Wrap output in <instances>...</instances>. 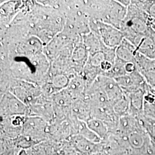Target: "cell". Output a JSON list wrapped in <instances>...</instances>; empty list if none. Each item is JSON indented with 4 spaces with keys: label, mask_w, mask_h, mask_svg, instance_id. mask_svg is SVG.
<instances>
[{
    "label": "cell",
    "mask_w": 155,
    "mask_h": 155,
    "mask_svg": "<svg viewBox=\"0 0 155 155\" xmlns=\"http://www.w3.org/2000/svg\"><path fill=\"white\" fill-rule=\"evenodd\" d=\"M90 30L96 34L106 47L116 49L124 39L122 31L116 27L97 20L90 24Z\"/></svg>",
    "instance_id": "obj_1"
},
{
    "label": "cell",
    "mask_w": 155,
    "mask_h": 155,
    "mask_svg": "<svg viewBox=\"0 0 155 155\" xmlns=\"http://www.w3.org/2000/svg\"><path fill=\"white\" fill-rule=\"evenodd\" d=\"M29 107L11 92L4 94L1 101V116L4 119L16 116H26Z\"/></svg>",
    "instance_id": "obj_2"
},
{
    "label": "cell",
    "mask_w": 155,
    "mask_h": 155,
    "mask_svg": "<svg viewBox=\"0 0 155 155\" xmlns=\"http://www.w3.org/2000/svg\"><path fill=\"white\" fill-rule=\"evenodd\" d=\"M47 127L45 119L38 116L27 117L22 127V132L24 136L33 141H40L44 139Z\"/></svg>",
    "instance_id": "obj_3"
},
{
    "label": "cell",
    "mask_w": 155,
    "mask_h": 155,
    "mask_svg": "<svg viewBox=\"0 0 155 155\" xmlns=\"http://www.w3.org/2000/svg\"><path fill=\"white\" fill-rule=\"evenodd\" d=\"M114 79L124 93L132 94L141 90H146V81L138 69Z\"/></svg>",
    "instance_id": "obj_4"
},
{
    "label": "cell",
    "mask_w": 155,
    "mask_h": 155,
    "mask_svg": "<svg viewBox=\"0 0 155 155\" xmlns=\"http://www.w3.org/2000/svg\"><path fill=\"white\" fill-rule=\"evenodd\" d=\"M87 52L88 51L86 50L84 44L78 45L72 52L71 55L72 61L79 64L84 63L86 65V63H87L86 61H88V59H87Z\"/></svg>",
    "instance_id": "obj_5"
},
{
    "label": "cell",
    "mask_w": 155,
    "mask_h": 155,
    "mask_svg": "<svg viewBox=\"0 0 155 155\" xmlns=\"http://www.w3.org/2000/svg\"><path fill=\"white\" fill-rule=\"evenodd\" d=\"M86 124L89 129L98 136H101L105 132L106 128L104 123L98 118H89L87 121Z\"/></svg>",
    "instance_id": "obj_6"
},
{
    "label": "cell",
    "mask_w": 155,
    "mask_h": 155,
    "mask_svg": "<svg viewBox=\"0 0 155 155\" xmlns=\"http://www.w3.org/2000/svg\"><path fill=\"white\" fill-rule=\"evenodd\" d=\"M70 81L68 78L63 75H58L52 78V84L57 90L61 91V90L66 89Z\"/></svg>",
    "instance_id": "obj_7"
}]
</instances>
